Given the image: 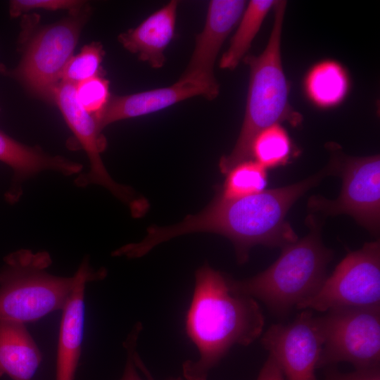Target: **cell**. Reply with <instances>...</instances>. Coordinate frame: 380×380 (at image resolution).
I'll list each match as a JSON object with an SVG mask.
<instances>
[{
	"label": "cell",
	"instance_id": "obj_7",
	"mask_svg": "<svg viewBox=\"0 0 380 380\" xmlns=\"http://www.w3.org/2000/svg\"><path fill=\"white\" fill-rule=\"evenodd\" d=\"M319 317L323 345L317 368L341 362L356 369L379 367L380 307L331 309Z\"/></svg>",
	"mask_w": 380,
	"mask_h": 380
},
{
	"label": "cell",
	"instance_id": "obj_21",
	"mask_svg": "<svg viewBox=\"0 0 380 380\" xmlns=\"http://www.w3.org/2000/svg\"><path fill=\"white\" fill-rule=\"evenodd\" d=\"M219 194L225 198H239L260 193L267 184V169L253 160L242 162L227 174Z\"/></svg>",
	"mask_w": 380,
	"mask_h": 380
},
{
	"label": "cell",
	"instance_id": "obj_8",
	"mask_svg": "<svg viewBox=\"0 0 380 380\" xmlns=\"http://www.w3.org/2000/svg\"><path fill=\"white\" fill-rule=\"evenodd\" d=\"M345 307H380L379 241L349 252L319 289L296 308L327 312Z\"/></svg>",
	"mask_w": 380,
	"mask_h": 380
},
{
	"label": "cell",
	"instance_id": "obj_18",
	"mask_svg": "<svg viewBox=\"0 0 380 380\" xmlns=\"http://www.w3.org/2000/svg\"><path fill=\"white\" fill-rule=\"evenodd\" d=\"M276 1L251 0L246 4L229 46L221 56L219 63L220 68L233 70L246 56L253 39Z\"/></svg>",
	"mask_w": 380,
	"mask_h": 380
},
{
	"label": "cell",
	"instance_id": "obj_19",
	"mask_svg": "<svg viewBox=\"0 0 380 380\" xmlns=\"http://www.w3.org/2000/svg\"><path fill=\"white\" fill-rule=\"evenodd\" d=\"M349 87L347 72L336 61L327 60L314 65L308 73L305 88L310 99L322 108L339 103Z\"/></svg>",
	"mask_w": 380,
	"mask_h": 380
},
{
	"label": "cell",
	"instance_id": "obj_25",
	"mask_svg": "<svg viewBox=\"0 0 380 380\" xmlns=\"http://www.w3.org/2000/svg\"><path fill=\"white\" fill-rule=\"evenodd\" d=\"M83 5L84 1L75 0H13L9 4V13L11 17L16 18L34 9L72 12L82 8Z\"/></svg>",
	"mask_w": 380,
	"mask_h": 380
},
{
	"label": "cell",
	"instance_id": "obj_26",
	"mask_svg": "<svg viewBox=\"0 0 380 380\" xmlns=\"http://www.w3.org/2000/svg\"><path fill=\"white\" fill-rule=\"evenodd\" d=\"M323 380H380V369L375 367L342 373L331 367L327 372Z\"/></svg>",
	"mask_w": 380,
	"mask_h": 380
},
{
	"label": "cell",
	"instance_id": "obj_20",
	"mask_svg": "<svg viewBox=\"0 0 380 380\" xmlns=\"http://www.w3.org/2000/svg\"><path fill=\"white\" fill-rule=\"evenodd\" d=\"M293 153L291 138L280 124L273 125L260 132L251 146L252 160L265 169L286 164Z\"/></svg>",
	"mask_w": 380,
	"mask_h": 380
},
{
	"label": "cell",
	"instance_id": "obj_2",
	"mask_svg": "<svg viewBox=\"0 0 380 380\" xmlns=\"http://www.w3.org/2000/svg\"><path fill=\"white\" fill-rule=\"evenodd\" d=\"M265 317L255 299L234 292L228 276L208 263L195 274L186 331L199 357L182 366L186 380H207L210 369L235 345L248 346L262 334Z\"/></svg>",
	"mask_w": 380,
	"mask_h": 380
},
{
	"label": "cell",
	"instance_id": "obj_17",
	"mask_svg": "<svg viewBox=\"0 0 380 380\" xmlns=\"http://www.w3.org/2000/svg\"><path fill=\"white\" fill-rule=\"evenodd\" d=\"M42 353L25 324L0 321V377L32 380Z\"/></svg>",
	"mask_w": 380,
	"mask_h": 380
},
{
	"label": "cell",
	"instance_id": "obj_11",
	"mask_svg": "<svg viewBox=\"0 0 380 380\" xmlns=\"http://www.w3.org/2000/svg\"><path fill=\"white\" fill-rule=\"evenodd\" d=\"M261 343L287 380H317L323 335L319 317L311 310H303L289 323L271 325Z\"/></svg>",
	"mask_w": 380,
	"mask_h": 380
},
{
	"label": "cell",
	"instance_id": "obj_4",
	"mask_svg": "<svg viewBox=\"0 0 380 380\" xmlns=\"http://www.w3.org/2000/svg\"><path fill=\"white\" fill-rule=\"evenodd\" d=\"M307 223L309 234L282 247L279 257L267 269L243 280L228 277L231 289L260 300L280 317L313 296L327 277L333 251L323 244L320 224L313 216L307 218Z\"/></svg>",
	"mask_w": 380,
	"mask_h": 380
},
{
	"label": "cell",
	"instance_id": "obj_5",
	"mask_svg": "<svg viewBox=\"0 0 380 380\" xmlns=\"http://www.w3.org/2000/svg\"><path fill=\"white\" fill-rule=\"evenodd\" d=\"M0 270V321L34 322L63 310L77 284L80 271L72 277L46 271L52 260L46 251L20 249L4 258Z\"/></svg>",
	"mask_w": 380,
	"mask_h": 380
},
{
	"label": "cell",
	"instance_id": "obj_3",
	"mask_svg": "<svg viewBox=\"0 0 380 380\" xmlns=\"http://www.w3.org/2000/svg\"><path fill=\"white\" fill-rule=\"evenodd\" d=\"M286 5V1H276L272 8L273 25L265 49L258 56L244 58L250 68L244 118L234 147L220 160L222 174L252 160L253 141L265 129L281 122L296 127L302 122V115L289 102V87L281 61V40Z\"/></svg>",
	"mask_w": 380,
	"mask_h": 380
},
{
	"label": "cell",
	"instance_id": "obj_22",
	"mask_svg": "<svg viewBox=\"0 0 380 380\" xmlns=\"http://www.w3.org/2000/svg\"><path fill=\"white\" fill-rule=\"evenodd\" d=\"M104 53L99 42H94L85 45L77 55L70 59L63 72L61 81L76 85L100 75L101 63Z\"/></svg>",
	"mask_w": 380,
	"mask_h": 380
},
{
	"label": "cell",
	"instance_id": "obj_15",
	"mask_svg": "<svg viewBox=\"0 0 380 380\" xmlns=\"http://www.w3.org/2000/svg\"><path fill=\"white\" fill-rule=\"evenodd\" d=\"M179 2L172 0L151 14L137 27L119 34L122 46L154 69L166 61L165 50L175 36Z\"/></svg>",
	"mask_w": 380,
	"mask_h": 380
},
{
	"label": "cell",
	"instance_id": "obj_1",
	"mask_svg": "<svg viewBox=\"0 0 380 380\" xmlns=\"http://www.w3.org/2000/svg\"><path fill=\"white\" fill-rule=\"evenodd\" d=\"M329 165L317 174L289 186L264 190L239 198H225L219 193L201 212L189 215L179 223L152 225L147 239L153 246L182 235L210 232L228 238L233 243L236 259L244 264L251 249L256 245L284 247L298 236L286 220L294 203L327 175Z\"/></svg>",
	"mask_w": 380,
	"mask_h": 380
},
{
	"label": "cell",
	"instance_id": "obj_13",
	"mask_svg": "<svg viewBox=\"0 0 380 380\" xmlns=\"http://www.w3.org/2000/svg\"><path fill=\"white\" fill-rule=\"evenodd\" d=\"M79 280L62 310L55 380H74L82 352L84 326V291L89 281L101 280L106 270H94L84 258L78 268Z\"/></svg>",
	"mask_w": 380,
	"mask_h": 380
},
{
	"label": "cell",
	"instance_id": "obj_10",
	"mask_svg": "<svg viewBox=\"0 0 380 380\" xmlns=\"http://www.w3.org/2000/svg\"><path fill=\"white\" fill-rule=\"evenodd\" d=\"M53 101L87 153L90 163L89 171L80 175L75 180L76 184L80 186L89 184L101 185L129 205L134 215H141L147 207L145 199L138 197L129 187L115 182L106 169L101 153L106 148V139L94 115L85 110L78 101L75 85L61 81L54 91Z\"/></svg>",
	"mask_w": 380,
	"mask_h": 380
},
{
	"label": "cell",
	"instance_id": "obj_23",
	"mask_svg": "<svg viewBox=\"0 0 380 380\" xmlns=\"http://www.w3.org/2000/svg\"><path fill=\"white\" fill-rule=\"evenodd\" d=\"M75 92L81 106L93 115L101 112L110 99L109 82L100 75L76 84Z\"/></svg>",
	"mask_w": 380,
	"mask_h": 380
},
{
	"label": "cell",
	"instance_id": "obj_27",
	"mask_svg": "<svg viewBox=\"0 0 380 380\" xmlns=\"http://www.w3.org/2000/svg\"><path fill=\"white\" fill-rule=\"evenodd\" d=\"M257 380H285L282 371L271 355L260 369Z\"/></svg>",
	"mask_w": 380,
	"mask_h": 380
},
{
	"label": "cell",
	"instance_id": "obj_28",
	"mask_svg": "<svg viewBox=\"0 0 380 380\" xmlns=\"http://www.w3.org/2000/svg\"><path fill=\"white\" fill-rule=\"evenodd\" d=\"M168 380H182V379L180 378V377H177V378H171V379H170Z\"/></svg>",
	"mask_w": 380,
	"mask_h": 380
},
{
	"label": "cell",
	"instance_id": "obj_6",
	"mask_svg": "<svg viewBox=\"0 0 380 380\" xmlns=\"http://www.w3.org/2000/svg\"><path fill=\"white\" fill-rule=\"evenodd\" d=\"M84 6L38 31L27 42L22 59L12 75L26 89L46 101H53L54 91L63 72L73 56L80 32L87 20Z\"/></svg>",
	"mask_w": 380,
	"mask_h": 380
},
{
	"label": "cell",
	"instance_id": "obj_14",
	"mask_svg": "<svg viewBox=\"0 0 380 380\" xmlns=\"http://www.w3.org/2000/svg\"><path fill=\"white\" fill-rule=\"evenodd\" d=\"M196 96L211 100L205 87L179 77L168 87L110 98L104 108L94 115L102 131L114 122L151 114Z\"/></svg>",
	"mask_w": 380,
	"mask_h": 380
},
{
	"label": "cell",
	"instance_id": "obj_12",
	"mask_svg": "<svg viewBox=\"0 0 380 380\" xmlns=\"http://www.w3.org/2000/svg\"><path fill=\"white\" fill-rule=\"evenodd\" d=\"M241 0H212L209 2L205 24L196 36L194 51L180 78L189 79L205 87L211 100L219 94L220 86L214 66L230 32L237 25L246 6Z\"/></svg>",
	"mask_w": 380,
	"mask_h": 380
},
{
	"label": "cell",
	"instance_id": "obj_9",
	"mask_svg": "<svg viewBox=\"0 0 380 380\" xmlns=\"http://www.w3.org/2000/svg\"><path fill=\"white\" fill-rule=\"evenodd\" d=\"M342 178L339 196H312L308 208L327 215L347 214L376 236L380 225V157H336L329 165Z\"/></svg>",
	"mask_w": 380,
	"mask_h": 380
},
{
	"label": "cell",
	"instance_id": "obj_16",
	"mask_svg": "<svg viewBox=\"0 0 380 380\" xmlns=\"http://www.w3.org/2000/svg\"><path fill=\"white\" fill-rule=\"evenodd\" d=\"M0 161L11 167L14 172V184L6 195L11 202L20 196V184L44 170H53L65 175L81 171L82 165L63 156L45 153L38 146L23 144L0 131Z\"/></svg>",
	"mask_w": 380,
	"mask_h": 380
},
{
	"label": "cell",
	"instance_id": "obj_24",
	"mask_svg": "<svg viewBox=\"0 0 380 380\" xmlns=\"http://www.w3.org/2000/svg\"><path fill=\"white\" fill-rule=\"evenodd\" d=\"M142 329L141 323L137 322L123 343L127 352V360L120 380H154L137 354V343Z\"/></svg>",
	"mask_w": 380,
	"mask_h": 380
}]
</instances>
